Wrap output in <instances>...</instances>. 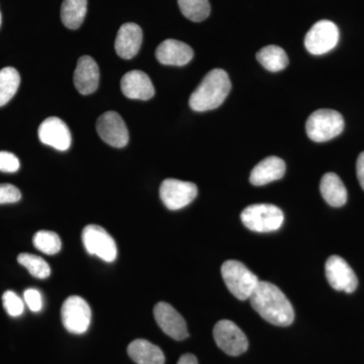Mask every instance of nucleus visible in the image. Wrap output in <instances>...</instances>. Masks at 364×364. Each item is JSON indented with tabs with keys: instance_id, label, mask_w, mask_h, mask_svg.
<instances>
[{
	"instance_id": "nucleus-1",
	"label": "nucleus",
	"mask_w": 364,
	"mask_h": 364,
	"mask_svg": "<svg viewBox=\"0 0 364 364\" xmlns=\"http://www.w3.org/2000/svg\"><path fill=\"white\" fill-rule=\"evenodd\" d=\"M254 310L270 324L287 327L293 324L294 311L286 294L267 282H259L250 296Z\"/></svg>"
},
{
	"instance_id": "nucleus-2",
	"label": "nucleus",
	"mask_w": 364,
	"mask_h": 364,
	"mask_svg": "<svg viewBox=\"0 0 364 364\" xmlns=\"http://www.w3.org/2000/svg\"><path fill=\"white\" fill-rule=\"evenodd\" d=\"M231 87L227 72L223 69H214L208 72L193 91L189 98V105L196 112L212 111L225 102Z\"/></svg>"
},
{
	"instance_id": "nucleus-3",
	"label": "nucleus",
	"mask_w": 364,
	"mask_h": 364,
	"mask_svg": "<svg viewBox=\"0 0 364 364\" xmlns=\"http://www.w3.org/2000/svg\"><path fill=\"white\" fill-rule=\"evenodd\" d=\"M221 272L228 289L240 301L250 299L259 284L258 277L240 261H226L222 265Z\"/></svg>"
},
{
	"instance_id": "nucleus-4",
	"label": "nucleus",
	"mask_w": 364,
	"mask_h": 364,
	"mask_svg": "<svg viewBox=\"0 0 364 364\" xmlns=\"http://www.w3.org/2000/svg\"><path fill=\"white\" fill-rule=\"evenodd\" d=\"M241 220L251 231L269 233L280 229L284 224V215L277 205L257 203L244 208L241 213Z\"/></svg>"
},
{
	"instance_id": "nucleus-5",
	"label": "nucleus",
	"mask_w": 364,
	"mask_h": 364,
	"mask_svg": "<svg viewBox=\"0 0 364 364\" xmlns=\"http://www.w3.org/2000/svg\"><path fill=\"white\" fill-rule=\"evenodd\" d=\"M343 130V117L333 109H318L314 112L306 124V135L317 143L332 140Z\"/></svg>"
},
{
	"instance_id": "nucleus-6",
	"label": "nucleus",
	"mask_w": 364,
	"mask_h": 364,
	"mask_svg": "<svg viewBox=\"0 0 364 364\" xmlns=\"http://www.w3.org/2000/svg\"><path fill=\"white\" fill-rule=\"evenodd\" d=\"M83 245L90 255H95L105 262H114L117 256V248L114 238L104 228L88 225L82 232Z\"/></svg>"
},
{
	"instance_id": "nucleus-7",
	"label": "nucleus",
	"mask_w": 364,
	"mask_h": 364,
	"mask_svg": "<svg viewBox=\"0 0 364 364\" xmlns=\"http://www.w3.org/2000/svg\"><path fill=\"white\" fill-rule=\"evenodd\" d=\"M339 28L333 21H318L306 33V49L313 55H323L331 51L338 44Z\"/></svg>"
},
{
	"instance_id": "nucleus-8",
	"label": "nucleus",
	"mask_w": 364,
	"mask_h": 364,
	"mask_svg": "<svg viewBox=\"0 0 364 364\" xmlns=\"http://www.w3.org/2000/svg\"><path fill=\"white\" fill-rule=\"evenodd\" d=\"M159 193L165 207L177 210L195 200L198 196V188L193 182L168 178L162 182Z\"/></svg>"
},
{
	"instance_id": "nucleus-9",
	"label": "nucleus",
	"mask_w": 364,
	"mask_h": 364,
	"mask_svg": "<svg viewBox=\"0 0 364 364\" xmlns=\"http://www.w3.org/2000/svg\"><path fill=\"white\" fill-rule=\"evenodd\" d=\"M61 318L67 331L72 334H83L90 325V305L80 296H69L62 306Z\"/></svg>"
},
{
	"instance_id": "nucleus-10",
	"label": "nucleus",
	"mask_w": 364,
	"mask_h": 364,
	"mask_svg": "<svg viewBox=\"0 0 364 364\" xmlns=\"http://www.w3.org/2000/svg\"><path fill=\"white\" fill-rule=\"evenodd\" d=\"M214 338L219 348L231 356H239L248 349V339L235 323L222 320L215 324Z\"/></svg>"
},
{
	"instance_id": "nucleus-11",
	"label": "nucleus",
	"mask_w": 364,
	"mask_h": 364,
	"mask_svg": "<svg viewBox=\"0 0 364 364\" xmlns=\"http://www.w3.org/2000/svg\"><path fill=\"white\" fill-rule=\"evenodd\" d=\"M326 279L335 291L353 293L358 289V279L350 265L340 257L333 255L325 265Z\"/></svg>"
},
{
	"instance_id": "nucleus-12",
	"label": "nucleus",
	"mask_w": 364,
	"mask_h": 364,
	"mask_svg": "<svg viewBox=\"0 0 364 364\" xmlns=\"http://www.w3.org/2000/svg\"><path fill=\"white\" fill-rule=\"evenodd\" d=\"M97 131L105 143L114 148H124L130 139L123 117L116 112H107L98 117Z\"/></svg>"
},
{
	"instance_id": "nucleus-13",
	"label": "nucleus",
	"mask_w": 364,
	"mask_h": 364,
	"mask_svg": "<svg viewBox=\"0 0 364 364\" xmlns=\"http://www.w3.org/2000/svg\"><path fill=\"white\" fill-rule=\"evenodd\" d=\"M154 318L162 331L172 339L181 341L188 338V331L186 321L169 304L164 301L158 303L154 308Z\"/></svg>"
},
{
	"instance_id": "nucleus-14",
	"label": "nucleus",
	"mask_w": 364,
	"mask_h": 364,
	"mask_svg": "<svg viewBox=\"0 0 364 364\" xmlns=\"http://www.w3.org/2000/svg\"><path fill=\"white\" fill-rule=\"evenodd\" d=\"M39 139L45 145L56 150L67 151L70 148L72 136L68 126L56 117H48L39 127Z\"/></svg>"
},
{
	"instance_id": "nucleus-15",
	"label": "nucleus",
	"mask_w": 364,
	"mask_h": 364,
	"mask_svg": "<svg viewBox=\"0 0 364 364\" xmlns=\"http://www.w3.org/2000/svg\"><path fill=\"white\" fill-rule=\"evenodd\" d=\"M121 90L130 100H148L155 95V88L145 72L133 70L124 74L121 80Z\"/></svg>"
},
{
	"instance_id": "nucleus-16",
	"label": "nucleus",
	"mask_w": 364,
	"mask_h": 364,
	"mask_svg": "<svg viewBox=\"0 0 364 364\" xmlns=\"http://www.w3.org/2000/svg\"><path fill=\"white\" fill-rule=\"evenodd\" d=\"M73 81L76 90L82 95H91L97 90L100 68L95 59L90 56H82L78 59Z\"/></svg>"
},
{
	"instance_id": "nucleus-17",
	"label": "nucleus",
	"mask_w": 364,
	"mask_h": 364,
	"mask_svg": "<svg viewBox=\"0 0 364 364\" xmlns=\"http://www.w3.org/2000/svg\"><path fill=\"white\" fill-rule=\"evenodd\" d=\"M142 42V28L136 23H124L117 32L114 48L117 54L121 58L129 60L138 54Z\"/></svg>"
},
{
	"instance_id": "nucleus-18",
	"label": "nucleus",
	"mask_w": 364,
	"mask_h": 364,
	"mask_svg": "<svg viewBox=\"0 0 364 364\" xmlns=\"http://www.w3.org/2000/svg\"><path fill=\"white\" fill-rule=\"evenodd\" d=\"M156 58L163 65L184 66L193 58V50L186 43L165 40L158 46Z\"/></svg>"
},
{
	"instance_id": "nucleus-19",
	"label": "nucleus",
	"mask_w": 364,
	"mask_h": 364,
	"mask_svg": "<svg viewBox=\"0 0 364 364\" xmlns=\"http://www.w3.org/2000/svg\"><path fill=\"white\" fill-rule=\"evenodd\" d=\"M286 163L280 158H265L254 167L250 174V182L253 186H261L279 181L286 173Z\"/></svg>"
},
{
	"instance_id": "nucleus-20",
	"label": "nucleus",
	"mask_w": 364,
	"mask_h": 364,
	"mask_svg": "<svg viewBox=\"0 0 364 364\" xmlns=\"http://www.w3.org/2000/svg\"><path fill=\"white\" fill-rule=\"evenodd\" d=\"M128 354L136 364H164V354L159 347L147 340L136 339L128 346Z\"/></svg>"
},
{
	"instance_id": "nucleus-21",
	"label": "nucleus",
	"mask_w": 364,
	"mask_h": 364,
	"mask_svg": "<svg viewBox=\"0 0 364 364\" xmlns=\"http://www.w3.org/2000/svg\"><path fill=\"white\" fill-rule=\"evenodd\" d=\"M320 191L323 198L331 207L341 208L347 202V189L340 177L333 172L322 177Z\"/></svg>"
},
{
	"instance_id": "nucleus-22",
	"label": "nucleus",
	"mask_w": 364,
	"mask_h": 364,
	"mask_svg": "<svg viewBox=\"0 0 364 364\" xmlns=\"http://www.w3.org/2000/svg\"><path fill=\"white\" fill-rule=\"evenodd\" d=\"M87 13V0H64L61 6V20L70 30H77L82 25Z\"/></svg>"
},
{
	"instance_id": "nucleus-23",
	"label": "nucleus",
	"mask_w": 364,
	"mask_h": 364,
	"mask_svg": "<svg viewBox=\"0 0 364 364\" xmlns=\"http://www.w3.org/2000/svg\"><path fill=\"white\" fill-rule=\"evenodd\" d=\"M256 58L261 65L270 72L284 70L289 65V57L279 46L270 45L262 48L256 55Z\"/></svg>"
},
{
	"instance_id": "nucleus-24",
	"label": "nucleus",
	"mask_w": 364,
	"mask_h": 364,
	"mask_svg": "<svg viewBox=\"0 0 364 364\" xmlns=\"http://www.w3.org/2000/svg\"><path fill=\"white\" fill-rule=\"evenodd\" d=\"M21 76L16 69L6 67L0 70V107L6 105L20 87Z\"/></svg>"
},
{
	"instance_id": "nucleus-25",
	"label": "nucleus",
	"mask_w": 364,
	"mask_h": 364,
	"mask_svg": "<svg viewBox=\"0 0 364 364\" xmlns=\"http://www.w3.org/2000/svg\"><path fill=\"white\" fill-rule=\"evenodd\" d=\"M182 14L189 21L200 23L210 16V4L208 0H177Z\"/></svg>"
},
{
	"instance_id": "nucleus-26",
	"label": "nucleus",
	"mask_w": 364,
	"mask_h": 364,
	"mask_svg": "<svg viewBox=\"0 0 364 364\" xmlns=\"http://www.w3.org/2000/svg\"><path fill=\"white\" fill-rule=\"evenodd\" d=\"M18 263L28 269V272L37 279H45L49 277L51 268L40 256L30 253H21L18 257Z\"/></svg>"
},
{
	"instance_id": "nucleus-27",
	"label": "nucleus",
	"mask_w": 364,
	"mask_h": 364,
	"mask_svg": "<svg viewBox=\"0 0 364 364\" xmlns=\"http://www.w3.org/2000/svg\"><path fill=\"white\" fill-rule=\"evenodd\" d=\"M33 246L41 251V252L48 254V255H54L61 250L62 242L58 234L51 231L37 232L33 238Z\"/></svg>"
},
{
	"instance_id": "nucleus-28",
	"label": "nucleus",
	"mask_w": 364,
	"mask_h": 364,
	"mask_svg": "<svg viewBox=\"0 0 364 364\" xmlns=\"http://www.w3.org/2000/svg\"><path fill=\"white\" fill-rule=\"evenodd\" d=\"M2 303L7 314L11 317H18L25 311L23 299L13 291H7L4 294Z\"/></svg>"
},
{
	"instance_id": "nucleus-29",
	"label": "nucleus",
	"mask_w": 364,
	"mask_h": 364,
	"mask_svg": "<svg viewBox=\"0 0 364 364\" xmlns=\"http://www.w3.org/2000/svg\"><path fill=\"white\" fill-rule=\"evenodd\" d=\"M20 160L13 153L6 151L0 152V171L14 173L20 169Z\"/></svg>"
},
{
	"instance_id": "nucleus-30",
	"label": "nucleus",
	"mask_w": 364,
	"mask_h": 364,
	"mask_svg": "<svg viewBox=\"0 0 364 364\" xmlns=\"http://www.w3.org/2000/svg\"><path fill=\"white\" fill-rule=\"evenodd\" d=\"M21 193L20 189L13 184H0V205L4 203H14L21 200Z\"/></svg>"
},
{
	"instance_id": "nucleus-31",
	"label": "nucleus",
	"mask_w": 364,
	"mask_h": 364,
	"mask_svg": "<svg viewBox=\"0 0 364 364\" xmlns=\"http://www.w3.org/2000/svg\"><path fill=\"white\" fill-rule=\"evenodd\" d=\"M23 299L26 306H28L31 311L33 313L40 312L43 308V298L42 294L38 289H28L23 293Z\"/></svg>"
},
{
	"instance_id": "nucleus-32",
	"label": "nucleus",
	"mask_w": 364,
	"mask_h": 364,
	"mask_svg": "<svg viewBox=\"0 0 364 364\" xmlns=\"http://www.w3.org/2000/svg\"><path fill=\"white\" fill-rule=\"evenodd\" d=\"M356 174H358V178L359 183H360L361 188L364 191V152L360 153L358 158V162H356Z\"/></svg>"
},
{
	"instance_id": "nucleus-33",
	"label": "nucleus",
	"mask_w": 364,
	"mask_h": 364,
	"mask_svg": "<svg viewBox=\"0 0 364 364\" xmlns=\"http://www.w3.org/2000/svg\"><path fill=\"white\" fill-rule=\"evenodd\" d=\"M177 364H198V359L193 354H184L179 358Z\"/></svg>"
},
{
	"instance_id": "nucleus-34",
	"label": "nucleus",
	"mask_w": 364,
	"mask_h": 364,
	"mask_svg": "<svg viewBox=\"0 0 364 364\" xmlns=\"http://www.w3.org/2000/svg\"><path fill=\"white\" fill-rule=\"evenodd\" d=\"M0 26H1V14H0Z\"/></svg>"
}]
</instances>
